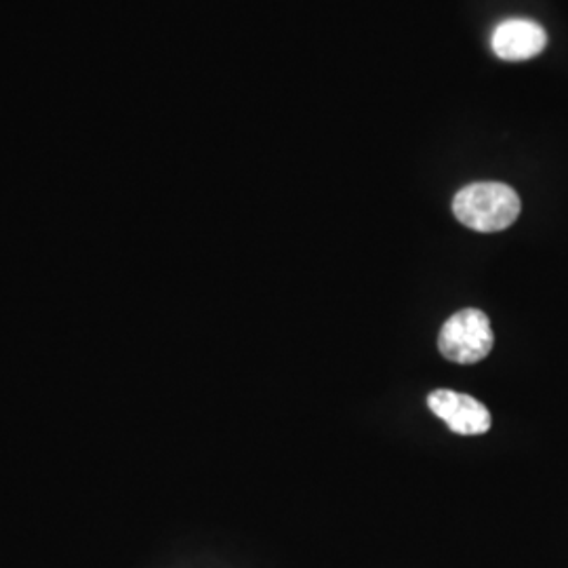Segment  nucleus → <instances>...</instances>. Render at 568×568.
<instances>
[{"mask_svg":"<svg viewBox=\"0 0 568 568\" xmlns=\"http://www.w3.org/2000/svg\"><path fill=\"white\" fill-rule=\"evenodd\" d=\"M453 213L476 232H501L520 215V196L506 183H469L453 199Z\"/></svg>","mask_w":568,"mask_h":568,"instance_id":"obj_1","label":"nucleus"},{"mask_svg":"<svg viewBox=\"0 0 568 568\" xmlns=\"http://www.w3.org/2000/svg\"><path fill=\"white\" fill-rule=\"evenodd\" d=\"M495 344L487 314L474 307L462 310L448 318L438 335V347L450 363L474 365L485 361Z\"/></svg>","mask_w":568,"mask_h":568,"instance_id":"obj_2","label":"nucleus"},{"mask_svg":"<svg viewBox=\"0 0 568 568\" xmlns=\"http://www.w3.org/2000/svg\"><path fill=\"white\" fill-rule=\"evenodd\" d=\"M427 406L447 424L450 432L462 436H480L490 429V413L476 398L453 389H434L427 396Z\"/></svg>","mask_w":568,"mask_h":568,"instance_id":"obj_3","label":"nucleus"},{"mask_svg":"<svg viewBox=\"0 0 568 568\" xmlns=\"http://www.w3.org/2000/svg\"><path fill=\"white\" fill-rule=\"evenodd\" d=\"M490 44H493V51L497 53V58H501V60H530L546 49L548 34L535 21L508 20L495 28Z\"/></svg>","mask_w":568,"mask_h":568,"instance_id":"obj_4","label":"nucleus"}]
</instances>
